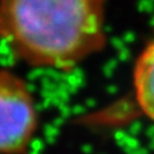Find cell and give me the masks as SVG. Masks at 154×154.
<instances>
[{"instance_id":"6da1fadb","label":"cell","mask_w":154,"mask_h":154,"mask_svg":"<svg viewBox=\"0 0 154 154\" xmlns=\"http://www.w3.org/2000/svg\"><path fill=\"white\" fill-rule=\"evenodd\" d=\"M107 0H0V43L30 68L70 70L107 45Z\"/></svg>"},{"instance_id":"7a4b0ae2","label":"cell","mask_w":154,"mask_h":154,"mask_svg":"<svg viewBox=\"0 0 154 154\" xmlns=\"http://www.w3.org/2000/svg\"><path fill=\"white\" fill-rule=\"evenodd\" d=\"M38 128L39 112L28 83L0 67V154H27Z\"/></svg>"},{"instance_id":"3957f363","label":"cell","mask_w":154,"mask_h":154,"mask_svg":"<svg viewBox=\"0 0 154 154\" xmlns=\"http://www.w3.org/2000/svg\"><path fill=\"white\" fill-rule=\"evenodd\" d=\"M132 80L140 109L154 123V40L149 42L136 58Z\"/></svg>"}]
</instances>
